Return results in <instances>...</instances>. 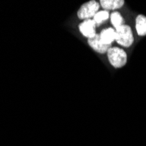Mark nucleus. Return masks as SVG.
I'll use <instances>...</instances> for the list:
<instances>
[{
	"mask_svg": "<svg viewBox=\"0 0 146 146\" xmlns=\"http://www.w3.org/2000/svg\"><path fill=\"white\" fill-rule=\"evenodd\" d=\"M88 44L93 50L96 51V52H98V54H107L109 49L110 47H112V46L104 45L101 42L99 33H96V36H94L91 38H88Z\"/></svg>",
	"mask_w": 146,
	"mask_h": 146,
	"instance_id": "5",
	"label": "nucleus"
},
{
	"mask_svg": "<svg viewBox=\"0 0 146 146\" xmlns=\"http://www.w3.org/2000/svg\"><path fill=\"white\" fill-rule=\"evenodd\" d=\"M135 28L138 36H146V16L139 14L137 16L135 20Z\"/></svg>",
	"mask_w": 146,
	"mask_h": 146,
	"instance_id": "8",
	"label": "nucleus"
},
{
	"mask_svg": "<svg viewBox=\"0 0 146 146\" xmlns=\"http://www.w3.org/2000/svg\"><path fill=\"white\" fill-rule=\"evenodd\" d=\"M115 36H116V33L113 27L103 29L99 33L101 42L104 45H109V46H112L113 42L115 41Z\"/></svg>",
	"mask_w": 146,
	"mask_h": 146,
	"instance_id": "6",
	"label": "nucleus"
},
{
	"mask_svg": "<svg viewBox=\"0 0 146 146\" xmlns=\"http://www.w3.org/2000/svg\"><path fill=\"white\" fill-rule=\"evenodd\" d=\"M110 17V13L105 10H102L99 11L95 15V17L93 18V20L96 22V24L97 25V26L101 25L104 21H107Z\"/></svg>",
	"mask_w": 146,
	"mask_h": 146,
	"instance_id": "10",
	"label": "nucleus"
},
{
	"mask_svg": "<svg viewBox=\"0 0 146 146\" xmlns=\"http://www.w3.org/2000/svg\"><path fill=\"white\" fill-rule=\"evenodd\" d=\"M99 4L105 11H115L116 10L123 7L125 1L124 0H101Z\"/></svg>",
	"mask_w": 146,
	"mask_h": 146,
	"instance_id": "7",
	"label": "nucleus"
},
{
	"mask_svg": "<svg viewBox=\"0 0 146 146\" xmlns=\"http://www.w3.org/2000/svg\"><path fill=\"white\" fill-rule=\"evenodd\" d=\"M115 42L123 47L129 48L134 43V34L130 25L124 24L115 30Z\"/></svg>",
	"mask_w": 146,
	"mask_h": 146,
	"instance_id": "2",
	"label": "nucleus"
},
{
	"mask_svg": "<svg viewBox=\"0 0 146 146\" xmlns=\"http://www.w3.org/2000/svg\"><path fill=\"white\" fill-rule=\"evenodd\" d=\"M96 27L97 25L93 19L84 20L78 25L80 33L88 38H91L96 35Z\"/></svg>",
	"mask_w": 146,
	"mask_h": 146,
	"instance_id": "4",
	"label": "nucleus"
},
{
	"mask_svg": "<svg viewBox=\"0 0 146 146\" xmlns=\"http://www.w3.org/2000/svg\"><path fill=\"white\" fill-rule=\"evenodd\" d=\"M107 57L110 64L114 68H122L127 64V52L121 47L112 46L107 52Z\"/></svg>",
	"mask_w": 146,
	"mask_h": 146,
	"instance_id": "1",
	"label": "nucleus"
},
{
	"mask_svg": "<svg viewBox=\"0 0 146 146\" xmlns=\"http://www.w3.org/2000/svg\"><path fill=\"white\" fill-rule=\"evenodd\" d=\"M100 4L96 0H90L79 8L77 11V17L80 19L87 20V19H93L95 15L99 11Z\"/></svg>",
	"mask_w": 146,
	"mask_h": 146,
	"instance_id": "3",
	"label": "nucleus"
},
{
	"mask_svg": "<svg viewBox=\"0 0 146 146\" xmlns=\"http://www.w3.org/2000/svg\"><path fill=\"white\" fill-rule=\"evenodd\" d=\"M110 22H111V25L113 26V28L115 30L118 29L119 27H121L122 25H124V19H123V17L122 16V14L118 11H112L110 13Z\"/></svg>",
	"mask_w": 146,
	"mask_h": 146,
	"instance_id": "9",
	"label": "nucleus"
}]
</instances>
